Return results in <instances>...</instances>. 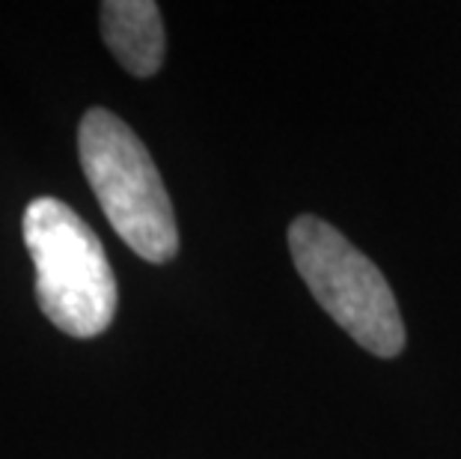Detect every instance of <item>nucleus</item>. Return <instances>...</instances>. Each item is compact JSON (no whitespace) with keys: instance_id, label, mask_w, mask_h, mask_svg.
<instances>
[{"instance_id":"obj_4","label":"nucleus","mask_w":461,"mask_h":459,"mask_svg":"<svg viewBox=\"0 0 461 459\" xmlns=\"http://www.w3.org/2000/svg\"><path fill=\"white\" fill-rule=\"evenodd\" d=\"M102 33L122 69L149 78L164 63V24L152 0H107L102 4Z\"/></svg>"},{"instance_id":"obj_2","label":"nucleus","mask_w":461,"mask_h":459,"mask_svg":"<svg viewBox=\"0 0 461 459\" xmlns=\"http://www.w3.org/2000/svg\"><path fill=\"white\" fill-rule=\"evenodd\" d=\"M22 230L42 314L72 337L107 331L116 314V278L90 224L63 200L36 197L27 203Z\"/></svg>"},{"instance_id":"obj_3","label":"nucleus","mask_w":461,"mask_h":459,"mask_svg":"<svg viewBox=\"0 0 461 459\" xmlns=\"http://www.w3.org/2000/svg\"><path fill=\"white\" fill-rule=\"evenodd\" d=\"M289 251L312 298L372 355L396 358L405 349L393 289L381 269L337 227L316 215H301L289 227Z\"/></svg>"},{"instance_id":"obj_1","label":"nucleus","mask_w":461,"mask_h":459,"mask_svg":"<svg viewBox=\"0 0 461 459\" xmlns=\"http://www.w3.org/2000/svg\"><path fill=\"white\" fill-rule=\"evenodd\" d=\"M77 152L111 227L137 257L167 262L179 251L170 194L143 141L107 107H90L77 129Z\"/></svg>"}]
</instances>
